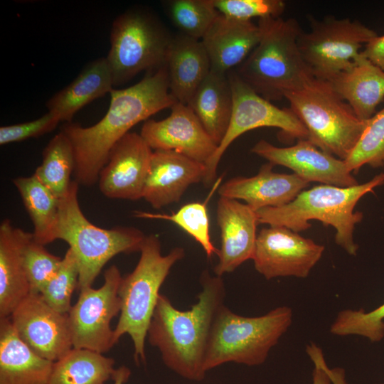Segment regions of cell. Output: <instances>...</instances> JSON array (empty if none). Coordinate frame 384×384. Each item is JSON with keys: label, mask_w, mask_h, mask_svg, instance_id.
<instances>
[{"label": "cell", "mask_w": 384, "mask_h": 384, "mask_svg": "<svg viewBox=\"0 0 384 384\" xmlns=\"http://www.w3.org/2000/svg\"><path fill=\"white\" fill-rule=\"evenodd\" d=\"M105 115L92 126L66 122L61 128L75 154V180L90 186L98 181L114 145L139 122L177 102L169 90L166 65L149 71L139 82L124 89H112Z\"/></svg>", "instance_id": "6da1fadb"}, {"label": "cell", "mask_w": 384, "mask_h": 384, "mask_svg": "<svg viewBox=\"0 0 384 384\" xmlns=\"http://www.w3.org/2000/svg\"><path fill=\"white\" fill-rule=\"evenodd\" d=\"M201 284L198 302L186 311L178 310L167 297L160 294L147 332L149 344L159 351L164 363L192 381L205 378L204 363L211 328L225 297L221 277L204 271Z\"/></svg>", "instance_id": "7a4b0ae2"}, {"label": "cell", "mask_w": 384, "mask_h": 384, "mask_svg": "<svg viewBox=\"0 0 384 384\" xmlns=\"http://www.w3.org/2000/svg\"><path fill=\"white\" fill-rule=\"evenodd\" d=\"M257 25L260 40L235 72L265 99L281 100L315 78L299 49L302 30L293 18H259Z\"/></svg>", "instance_id": "3957f363"}, {"label": "cell", "mask_w": 384, "mask_h": 384, "mask_svg": "<svg viewBox=\"0 0 384 384\" xmlns=\"http://www.w3.org/2000/svg\"><path fill=\"white\" fill-rule=\"evenodd\" d=\"M384 184V173L370 181L350 187L319 185L304 190L290 203L279 207H269L257 211L258 223L286 227L296 233L309 229L311 220L321 221L336 230V243L349 255L358 249L353 239L355 226L363 213L354 211L359 200L374 188Z\"/></svg>", "instance_id": "277c9868"}, {"label": "cell", "mask_w": 384, "mask_h": 384, "mask_svg": "<svg viewBox=\"0 0 384 384\" xmlns=\"http://www.w3.org/2000/svg\"><path fill=\"white\" fill-rule=\"evenodd\" d=\"M139 252L135 268L122 277L120 283L121 311L114 329L115 344L122 336H130L137 364L146 362L145 341L160 295L159 289L172 267L185 256L184 249L180 247L163 255L161 242L155 235L145 237Z\"/></svg>", "instance_id": "5b68a950"}, {"label": "cell", "mask_w": 384, "mask_h": 384, "mask_svg": "<svg viewBox=\"0 0 384 384\" xmlns=\"http://www.w3.org/2000/svg\"><path fill=\"white\" fill-rule=\"evenodd\" d=\"M78 185L72 181L59 199L53 240L66 242L79 267L78 289L91 287L105 264L120 253L140 251L145 235L133 227L100 228L89 221L78 201Z\"/></svg>", "instance_id": "8992f818"}, {"label": "cell", "mask_w": 384, "mask_h": 384, "mask_svg": "<svg viewBox=\"0 0 384 384\" xmlns=\"http://www.w3.org/2000/svg\"><path fill=\"white\" fill-rule=\"evenodd\" d=\"M292 321L289 306H278L262 316L249 317L236 314L223 304L211 328L205 370L229 362L248 366L262 364Z\"/></svg>", "instance_id": "52a82bcc"}, {"label": "cell", "mask_w": 384, "mask_h": 384, "mask_svg": "<svg viewBox=\"0 0 384 384\" xmlns=\"http://www.w3.org/2000/svg\"><path fill=\"white\" fill-rule=\"evenodd\" d=\"M303 123L308 140L321 151L345 160L357 144L367 121L360 119L329 81L314 78L284 97Z\"/></svg>", "instance_id": "ba28073f"}, {"label": "cell", "mask_w": 384, "mask_h": 384, "mask_svg": "<svg viewBox=\"0 0 384 384\" xmlns=\"http://www.w3.org/2000/svg\"><path fill=\"white\" fill-rule=\"evenodd\" d=\"M172 38L159 19L145 9H131L119 15L112 25L106 57L114 86L142 71L165 65Z\"/></svg>", "instance_id": "9c48e42d"}, {"label": "cell", "mask_w": 384, "mask_h": 384, "mask_svg": "<svg viewBox=\"0 0 384 384\" xmlns=\"http://www.w3.org/2000/svg\"><path fill=\"white\" fill-rule=\"evenodd\" d=\"M309 31L298 38L301 55L315 78L329 80L348 68L361 48L376 38L377 33L357 20L309 16Z\"/></svg>", "instance_id": "30bf717a"}, {"label": "cell", "mask_w": 384, "mask_h": 384, "mask_svg": "<svg viewBox=\"0 0 384 384\" xmlns=\"http://www.w3.org/2000/svg\"><path fill=\"white\" fill-rule=\"evenodd\" d=\"M233 107L227 132L213 156L205 164L203 183L210 186L215 180L219 162L229 146L244 133L261 127H275L283 134L308 139V132L289 108H279L247 85L235 72H228Z\"/></svg>", "instance_id": "8fae6325"}, {"label": "cell", "mask_w": 384, "mask_h": 384, "mask_svg": "<svg viewBox=\"0 0 384 384\" xmlns=\"http://www.w3.org/2000/svg\"><path fill=\"white\" fill-rule=\"evenodd\" d=\"M122 279L118 267L112 265L105 272L100 287L91 286L80 290L77 302L68 314L73 348L103 354L115 345L111 321L120 314Z\"/></svg>", "instance_id": "7c38bea8"}, {"label": "cell", "mask_w": 384, "mask_h": 384, "mask_svg": "<svg viewBox=\"0 0 384 384\" xmlns=\"http://www.w3.org/2000/svg\"><path fill=\"white\" fill-rule=\"evenodd\" d=\"M324 246L286 227L271 225L257 234L252 257L265 279L306 278L321 259Z\"/></svg>", "instance_id": "4fadbf2b"}, {"label": "cell", "mask_w": 384, "mask_h": 384, "mask_svg": "<svg viewBox=\"0 0 384 384\" xmlns=\"http://www.w3.org/2000/svg\"><path fill=\"white\" fill-rule=\"evenodd\" d=\"M9 319L19 338L47 360L55 362L73 348L68 314L53 309L40 294H29Z\"/></svg>", "instance_id": "5bb4252c"}, {"label": "cell", "mask_w": 384, "mask_h": 384, "mask_svg": "<svg viewBox=\"0 0 384 384\" xmlns=\"http://www.w3.org/2000/svg\"><path fill=\"white\" fill-rule=\"evenodd\" d=\"M166 118L148 119L140 134L154 150H171L206 164L218 149L201 122L185 104L176 102Z\"/></svg>", "instance_id": "9a60e30c"}, {"label": "cell", "mask_w": 384, "mask_h": 384, "mask_svg": "<svg viewBox=\"0 0 384 384\" xmlns=\"http://www.w3.org/2000/svg\"><path fill=\"white\" fill-rule=\"evenodd\" d=\"M255 154L274 165L287 167L305 181L350 187L358 182L343 160L321 151L306 139L291 146L278 147L261 139L252 148Z\"/></svg>", "instance_id": "2e32d148"}, {"label": "cell", "mask_w": 384, "mask_h": 384, "mask_svg": "<svg viewBox=\"0 0 384 384\" xmlns=\"http://www.w3.org/2000/svg\"><path fill=\"white\" fill-rule=\"evenodd\" d=\"M152 153L140 134H125L112 148L100 172L101 193L113 199L142 198Z\"/></svg>", "instance_id": "e0dca14e"}, {"label": "cell", "mask_w": 384, "mask_h": 384, "mask_svg": "<svg viewBox=\"0 0 384 384\" xmlns=\"http://www.w3.org/2000/svg\"><path fill=\"white\" fill-rule=\"evenodd\" d=\"M216 214L221 245L214 272L222 277L252 260L259 223L255 210L235 199L220 197Z\"/></svg>", "instance_id": "ac0fdd59"}, {"label": "cell", "mask_w": 384, "mask_h": 384, "mask_svg": "<svg viewBox=\"0 0 384 384\" xmlns=\"http://www.w3.org/2000/svg\"><path fill=\"white\" fill-rule=\"evenodd\" d=\"M205 164L171 150L153 151L143 197L154 208L178 202L192 184L203 181Z\"/></svg>", "instance_id": "d6986e66"}, {"label": "cell", "mask_w": 384, "mask_h": 384, "mask_svg": "<svg viewBox=\"0 0 384 384\" xmlns=\"http://www.w3.org/2000/svg\"><path fill=\"white\" fill-rule=\"evenodd\" d=\"M267 162L252 177L237 176L228 180L218 190L220 197L242 200L254 210L279 207L292 201L309 183L295 174L273 171Z\"/></svg>", "instance_id": "ffe728a7"}, {"label": "cell", "mask_w": 384, "mask_h": 384, "mask_svg": "<svg viewBox=\"0 0 384 384\" xmlns=\"http://www.w3.org/2000/svg\"><path fill=\"white\" fill-rule=\"evenodd\" d=\"M261 31L251 20L220 14L201 39L211 70L228 73L240 65L258 44Z\"/></svg>", "instance_id": "44dd1931"}, {"label": "cell", "mask_w": 384, "mask_h": 384, "mask_svg": "<svg viewBox=\"0 0 384 384\" xmlns=\"http://www.w3.org/2000/svg\"><path fill=\"white\" fill-rule=\"evenodd\" d=\"M33 233L14 227L9 219L0 225V319L10 317L30 294L23 253Z\"/></svg>", "instance_id": "7402d4cb"}, {"label": "cell", "mask_w": 384, "mask_h": 384, "mask_svg": "<svg viewBox=\"0 0 384 384\" xmlns=\"http://www.w3.org/2000/svg\"><path fill=\"white\" fill-rule=\"evenodd\" d=\"M166 65L171 95L177 102L187 105L211 71L210 59L201 41L181 33L172 38Z\"/></svg>", "instance_id": "603a6c76"}, {"label": "cell", "mask_w": 384, "mask_h": 384, "mask_svg": "<svg viewBox=\"0 0 384 384\" xmlns=\"http://www.w3.org/2000/svg\"><path fill=\"white\" fill-rule=\"evenodd\" d=\"M327 81L363 121L370 119L384 100V70L361 52L348 68Z\"/></svg>", "instance_id": "cb8c5ba5"}, {"label": "cell", "mask_w": 384, "mask_h": 384, "mask_svg": "<svg viewBox=\"0 0 384 384\" xmlns=\"http://www.w3.org/2000/svg\"><path fill=\"white\" fill-rule=\"evenodd\" d=\"M53 363L19 338L9 317L0 319V384H48Z\"/></svg>", "instance_id": "d4e9b609"}, {"label": "cell", "mask_w": 384, "mask_h": 384, "mask_svg": "<svg viewBox=\"0 0 384 384\" xmlns=\"http://www.w3.org/2000/svg\"><path fill=\"white\" fill-rule=\"evenodd\" d=\"M112 73L106 58L91 61L65 87L53 95L46 102L48 112L61 122H70L81 108L110 93L113 89Z\"/></svg>", "instance_id": "484cf974"}, {"label": "cell", "mask_w": 384, "mask_h": 384, "mask_svg": "<svg viewBox=\"0 0 384 384\" xmlns=\"http://www.w3.org/2000/svg\"><path fill=\"white\" fill-rule=\"evenodd\" d=\"M188 105L218 146L233 113V92L228 73L211 70Z\"/></svg>", "instance_id": "4316f807"}, {"label": "cell", "mask_w": 384, "mask_h": 384, "mask_svg": "<svg viewBox=\"0 0 384 384\" xmlns=\"http://www.w3.org/2000/svg\"><path fill=\"white\" fill-rule=\"evenodd\" d=\"M113 358L73 348L53 363L48 384H105L115 371Z\"/></svg>", "instance_id": "83f0119b"}, {"label": "cell", "mask_w": 384, "mask_h": 384, "mask_svg": "<svg viewBox=\"0 0 384 384\" xmlns=\"http://www.w3.org/2000/svg\"><path fill=\"white\" fill-rule=\"evenodd\" d=\"M13 183L33 224V240L43 245L53 242L59 199L34 174Z\"/></svg>", "instance_id": "f1b7e54d"}, {"label": "cell", "mask_w": 384, "mask_h": 384, "mask_svg": "<svg viewBox=\"0 0 384 384\" xmlns=\"http://www.w3.org/2000/svg\"><path fill=\"white\" fill-rule=\"evenodd\" d=\"M41 164L33 174L58 199L63 197L72 182L75 170V154L68 137L60 131L48 142L42 153Z\"/></svg>", "instance_id": "f546056e"}, {"label": "cell", "mask_w": 384, "mask_h": 384, "mask_svg": "<svg viewBox=\"0 0 384 384\" xmlns=\"http://www.w3.org/2000/svg\"><path fill=\"white\" fill-rule=\"evenodd\" d=\"M164 5L181 33L201 41L220 14L213 0H171Z\"/></svg>", "instance_id": "4dcf8cb0"}, {"label": "cell", "mask_w": 384, "mask_h": 384, "mask_svg": "<svg viewBox=\"0 0 384 384\" xmlns=\"http://www.w3.org/2000/svg\"><path fill=\"white\" fill-rule=\"evenodd\" d=\"M134 215L138 218L172 222L198 242L208 257L218 254L219 249L214 246L210 239L209 217L206 203H188L171 214L137 211L134 213Z\"/></svg>", "instance_id": "1f68e13d"}, {"label": "cell", "mask_w": 384, "mask_h": 384, "mask_svg": "<svg viewBox=\"0 0 384 384\" xmlns=\"http://www.w3.org/2000/svg\"><path fill=\"white\" fill-rule=\"evenodd\" d=\"M344 161L352 174L364 165L384 167V107L367 121L363 132Z\"/></svg>", "instance_id": "d6a6232c"}, {"label": "cell", "mask_w": 384, "mask_h": 384, "mask_svg": "<svg viewBox=\"0 0 384 384\" xmlns=\"http://www.w3.org/2000/svg\"><path fill=\"white\" fill-rule=\"evenodd\" d=\"M78 260L73 251L68 248L58 270L45 285L40 294L53 309L62 314H68L72 307V295L75 288H78Z\"/></svg>", "instance_id": "836d02e7"}, {"label": "cell", "mask_w": 384, "mask_h": 384, "mask_svg": "<svg viewBox=\"0 0 384 384\" xmlns=\"http://www.w3.org/2000/svg\"><path fill=\"white\" fill-rule=\"evenodd\" d=\"M330 332L336 336L357 335L371 342L380 341L384 337V304L368 312L363 309L341 311L331 325Z\"/></svg>", "instance_id": "e575fe53"}, {"label": "cell", "mask_w": 384, "mask_h": 384, "mask_svg": "<svg viewBox=\"0 0 384 384\" xmlns=\"http://www.w3.org/2000/svg\"><path fill=\"white\" fill-rule=\"evenodd\" d=\"M23 259L30 294H40L58 270L63 258L49 252L33 236L24 247Z\"/></svg>", "instance_id": "d590c367"}, {"label": "cell", "mask_w": 384, "mask_h": 384, "mask_svg": "<svg viewBox=\"0 0 384 384\" xmlns=\"http://www.w3.org/2000/svg\"><path fill=\"white\" fill-rule=\"evenodd\" d=\"M213 3L220 14L246 21L282 17L286 8L282 0H213Z\"/></svg>", "instance_id": "8d00e7d4"}, {"label": "cell", "mask_w": 384, "mask_h": 384, "mask_svg": "<svg viewBox=\"0 0 384 384\" xmlns=\"http://www.w3.org/2000/svg\"><path fill=\"white\" fill-rule=\"evenodd\" d=\"M60 122L56 114L48 112L35 120L1 127L0 144L40 137L55 129Z\"/></svg>", "instance_id": "74e56055"}, {"label": "cell", "mask_w": 384, "mask_h": 384, "mask_svg": "<svg viewBox=\"0 0 384 384\" xmlns=\"http://www.w3.org/2000/svg\"><path fill=\"white\" fill-rule=\"evenodd\" d=\"M306 353L314 364L312 384H332L321 349L311 343L306 346Z\"/></svg>", "instance_id": "f35d334b"}, {"label": "cell", "mask_w": 384, "mask_h": 384, "mask_svg": "<svg viewBox=\"0 0 384 384\" xmlns=\"http://www.w3.org/2000/svg\"><path fill=\"white\" fill-rule=\"evenodd\" d=\"M361 53L367 59L384 70V35L378 36L366 44Z\"/></svg>", "instance_id": "ab89813d"}, {"label": "cell", "mask_w": 384, "mask_h": 384, "mask_svg": "<svg viewBox=\"0 0 384 384\" xmlns=\"http://www.w3.org/2000/svg\"><path fill=\"white\" fill-rule=\"evenodd\" d=\"M130 375V369L124 366H122L115 369L112 380L114 384H124L128 381Z\"/></svg>", "instance_id": "60d3db41"}, {"label": "cell", "mask_w": 384, "mask_h": 384, "mask_svg": "<svg viewBox=\"0 0 384 384\" xmlns=\"http://www.w3.org/2000/svg\"><path fill=\"white\" fill-rule=\"evenodd\" d=\"M327 371L331 380L332 384H347L345 378V371L343 368H329L328 367Z\"/></svg>", "instance_id": "b9f144b4"}, {"label": "cell", "mask_w": 384, "mask_h": 384, "mask_svg": "<svg viewBox=\"0 0 384 384\" xmlns=\"http://www.w3.org/2000/svg\"><path fill=\"white\" fill-rule=\"evenodd\" d=\"M380 384H384V383H380Z\"/></svg>", "instance_id": "7bdbcfd3"}]
</instances>
